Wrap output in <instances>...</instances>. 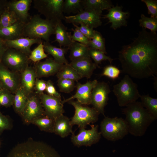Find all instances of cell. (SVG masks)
<instances>
[{
  "label": "cell",
  "mask_w": 157,
  "mask_h": 157,
  "mask_svg": "<svg viewBox=\"0 0 157 157\" xmlns=\"http://www.w3.org/2000/svg\"><path fill=\"white\" fill-rule=\"evenodd\" d=\"M140 102L143 106L151 115L155 120L157 119V99L150 97L149 94L140 95Z\"/></svg>",
  "instance_id": "cell-31"
},
{
  "label": "cell",
  "mask_w": 157,
  "mask_h": 157,
  "mask_svg": "<svg viewBox=\"0 0 157 157\" xmlns=\"http://www.w3.org/2000/svg\"><path fill=\"white\" fill-rule=\"evenodd\" d=\"M39 96L46 116L54 120L63 114L64 110L61 98L44 93Z\"/></svg>",
  "instance_id": "cell-13"
},
{
  "label": "cell",
  "mask_w": 157,
  "mask_h": 157,
  "mask_svg": "<svg viewBox=\"0 0 157 157\" xmlns=\"http://www.w3.org/2000/svg\"><path fill=\"white\" fill-rule=\"evenodd\" d=\"M28 98L25 92L20 86L14 94L13 106L15 112L20 115L25 107Z\"/></svg>",
  "instance_id": "cell-29"
},
{
  "label": "cell",
  "mask_w": 157,
  "mask_h": 157,
  "mask_svg": "<svg viewBox=\"0 0 157 157\" xmlns=\"http://www.w3.org/2000/svg\"><path fill=\"white\" fill-rule=\"evenodd\" d=\"M54 120L45 115L33 120L31 122L37 126L42 131L49 133H53Z\"/></svg>",
  "instance_id": "cell-32"
},
{
  "label": "cell",
  "mask_w": 157,
  "mask_h": 157,
  "mask_svg": "<svg viewBox=\"0 0 157 157\" xmlns=\"http://www.w3.org/2000/svg\"><path fill=\"white\" fill-rule=\"evenodd\" d=\"M70 119L63 114L54 120L53 133L62 138L74 133Z\"/></svg>",
  "instance_id": "cell-24"
},
{
  "label": "cell",
  "mask_w": 157,
  "mask_h": 157,
  "mask_svg": "<svg viewBox=\"0 0 157 157\" xmlns=\"http://www.w3.org/2000/svg\"><path fill=\"white\" fill-rule=\"evenodd\" d=\"M32 94L28 97L26 105L21 115L23 122L26 124H31L34 119L45 115L39 96Z\"/></svg>",
  "instance_id": "cell-14"
},
{
  "label": "cell",
  "mask_w": 157,
  "mask_h": 157,
  "mask_svg": "<svg viewBox=\"0 0 157 157\" xmlns=\"http://www.w3.org/2000/svg\"><path fill=\"white\" fill-rule=\"evenodd\" d=\"M11 127L10 121L7 116L3 115L0 110V135L6 130Z\"/></svg>",
  "instance_id": "cell-45"
},
{
  "label": "cell",
  "mask_w": 157,
  "mask_h": 157,
  "mask_svg": "<svg viewBox=\"0 0 157 157\" xmlns=\"http://www.w3.org/2000/svg\"><path fill=\"white\" fill-rule=\"evenodd\" d=\"M83 10L82 0H64L63 6V13L77 14Z\"/></svg>",
  "instance_id": "cell-34"
},
{
  "label": "cell",
  "mask_w": 157,
  "mask_h": 157,
  "mask_svg": "<svg viewBox=\"0 0 157 157\" xmlns=\"http://www.w3.org/2000/svg\"><path fill=\"white\" fill-rule=\"evenodd\" d=\"M2 88H2V85H1V83H0V90Z\"/></svg>",
  "instance_id": "cell-50"
},
{
  "label": "cell",
  "mask_w": 157,
  "mask_h": 157,
  "mask_svg": "<svg viewBox=\"0 0 157 157\" xmlns=\"http://www.w3.org/2000/svg\"><path fill=\"white\" fill-rule=\"evenodd\" d=\"M0 63V82L2 88L14 94L20 86V75Z\"/></svg>",
  "instance_id": "cell-16"
},
{
  "label": "cell",
  "mask_w": 157,
  "mask_h": 157,
  "mask_svg": "<svg viewBox=\"0 0 157 157\" xmlns=\"http://www.w3.org/2000/svg\"><path fill=\"white\" fill-rule=\"evenodd\" d=\"M108 14L104 15V18L108 20V23L111 24L110 27L114 30H116L122 26H127V21L129 15L128 12H124L121 6L117 5L113 6L108 10Z\"/></svg>",
  "instance_id": "cell-17"
},
{
  "label": "cell",
  "mask_w": 157,
  "mask_h": 157,
  "mask_svg": "<svg viewBox=\"0 0 157 157\" xmlns=\"http://www.w3.org/2000/svg\"><path fill=\"white\" fill-rule=\"evenodd\" d=\"M28 56L16 49L8 48L2 57L1 63L10 70L21 73L28 65Z\"/></svg>",
  "instance_id": "cell-9"
},
{
  "label": "cell",
  "mask_w": 157,
  "mask_h": 157,
  "mask_svg": "<svg viewBox=\"0 0 157 157\" xmlns=\"http://www.w3.org/2000/svg\"><path fill=\"white\" fill-rule=\"evenodd\" d=\"M14 94L8 90L2 88L0 90V107H8L13 106Z\"/></svg>",
  "instance_id": "cell-38"
},
{
  "label": "cell",
  "mask_w": 157,
  "mask_h": 157,
  "mask_svg": "<svg viewBox=\"0 0 157 157\" xmlns=\"http://www.w3.org/2000/svg\"><path fill=\"white\" fill-rule=\"evenodd\" d=\"M82 78H90L97 67L91 58L85 57L71 61L69 63Z\"/></svg>",
  "instance_id": "cell-20"
},
{
  "label": "cell",
  "mask_w": 157,
  "mask_h": 157,
  "mask_svg": "<svg viewBox=\"0 0 157 157\" xmlns=\"http://www.w3.org/2000/svg\"><path fill=\"white\" fill-rule=\"evenodd\" d=\"M56 24L42 18L38 14L35 15L31 17L24 25V37L40 39L45 42H49L51 36L55 34Z\"/></svg>",
  "instance_id": "cell-4"
},
{
  "label": "cell",
  "mask_w": 157,
  "mask_h": 157,
  "mask_svg": "<svg viewBox=\"0 0 157 157\" xmlns=\"http://www.w3.org/2000/svg\"><path fill=\"white\" fill-rule=\"evenodd\" d=\"M67 102L72 105L75 110V114L70 120L72 126L76 125L80 129L85 128L87 125L98 121L100 113L93 107H89L73 100Z\"/></svg>",
  "instance_id": "cell-8"
},
{
  "label": "cell",
  "mask_w": 157,
  "mask_h": 157,
  "mask_svg": "<svg viewBox=\"0 0 157 157\" xmlns=\"http://www.w3.org/2000/svg\"><path fill=\"white\" fill-rule=\"evenodd\" d=\"M100 126L101 135L110 141L122 139L129 133L126 122L122 117L105 116L101 122Z\"/></svg>",
  "instance_id": "cell-6"
},
{
  "label": "cell",
  "mask_w": 157,
  "mask_h": 157,
  "mask_svg": "<svg viewBox=\"0 0 157 157\" xmlns=\"http://www.w3.org/2000/svg\"><path fill=\"white\" fill-rule=\"evenodd\" d=\"M8 48L6 45L4 41L0 38V63L1 58L5 51Z\"/></svg>",
  "instance_id": "cell-48"
},
{
  "label": "cell",
  "mask_w": 157,
  "mask_h": 157,
  "mask_svg": "<svg viewBox=\"0 0 157 157\" xmlns=\"http://www.w3.org/2000/svg\"><path fill=\"white\" fill-rule=\"evenodd\" d=\"M25 24L19 21L10 26L0 29V38L10 40L23 38Z\"/></svg>",
  "instance_id": "cell-23"
},
{
  "label": "cell",
  "mask_w": 157,
  "mask_h": 157,
  "mask_svg": "<svg viewBox=\"0 0 157 157\" xmlns=\"http://www.w3.org/2000/svg\"><path fill=\"white\" fill-rule=\"evenodd\" d=\"M89 47L100 50L107 53L105 47V40L99 32L95 31L93 38L90 40Z\"/></svg>",
  "instance_id": "cell-35"
},
{
  "label": "cell",
  "mask_w": 157,
  "mask_h": 157,
  "mask_svg": "<svg viewBox=\"0 0 157 157\" xmlns=\"http://www.w3.org/2000/svg\"><path fill=\"white\" fill-rule=\"evenodd\" d=\"M47 87V81L42 79L37 78L36 80L34 89L39 94L43 93Z\"/></svg>",
  "instance_id": "cell-47"
},
{
  "label": "cell",
  "mask_w": 157,
  "mask_h": 157,
  "mask_svg": "<svg viewBox=\"0 0 157 157\" xmlns=\"http://www.w3.org/2000/svg\"><path fill=\"white\" fill-rule=\"evenodd\" d=\"M146 5L148 10V14L151 17L157 18V0H142Z\"/></svg>",
  "instance_id": "cell-43"
},
{
  "label": "cell",
  "mask_w": 157,
  "mask_h": 157,
  "mask_svg": "<svg viewBox=\"0 0 157 157\" xmlns=\"http://www.w3.org/2000/svg\"><path fill=\"white\" fill-rule=\"evenodd\" d=\"M6 157H61L51 146L42 142L29 139L17 144Z\"/></svg>",
  "instance_id": "cell-3"
},
{
  "label": "cell",
  "mask_w": 157,
  "mask_h": 157,
  "mask_svg": "<svg viewBox=\"0 0 157 157\" xmlns=\"http://www.w3.org/2000/svg\"><path fill=\"white\" fill-rule=\"evenodd\" d=\"M19 21L15 13L7 7L0 16V29L12 25Z\"/></svg>",
  "instance_id": "cell-33"
},
{
  "label": "cell",
  "mask_w": 157,
  "mask_h": 157,
  "mask_svg": "<svg viewBox=\"0 0 157 157\" xmlns=\"http://www.w3.org/2000/svg\"><path fill=\"white\" fill-rule=\"evenodd\" d=\"M8 0H0V16L7 7Z\"/></svg>",
  "instance_id": "cell-49"
},
{
  "label": "cell",
  "mask_w": 157,
  "mask_h": 157,
  "mask_svg": "<svg viewBox=\"0 0 157 157\" xmlns=\"http://www.w3.org/2000/svg\"><path fill=\"white\" fill-rule=\"evenodd\" d=\"M122 109L129 133L135 137L144 135L148 128L155 120L140 102L136 101Z\"/></svg>",
  "instance_id": "cell-2"
},
{
  "label": "cell",
  "mask_w": 157,
  "mask_h": 157,
  "mask_svg": "<svg viewBox=\"0 0 157 157\" xmlns=\"http://www.w3.org/2000/svg\"><path fill=\"white\" fill-rule=\"evenodd\" d=\"M47 57V54L45 53L44 51L43 42L38 44L36 47L32 51L28 56L29 60L35 63L39 62Z\"/></svg>",
  "instance_id": "cell-39"
},
{
  "label": "cell",
  "mask_w": 157,
  "mask_h": 157,
  "mask_svg": "<svg viewBox=\"0 0 157 157\" xmlns=\"http://www.w3.org/2000/svg\"><path fill=\"white\" fill-rule=\"evenodd\" d=\"M83 9L102 11L108 10L113 6L109 0H82Z\"/></svg>",
  "instance_id": "cell-27"
},
{
  "label": "cell",
  "mask_w": 157,
  "mask_h": 157,
  "mask_svg": "<svg viewBox=\"0 0 157 157\" xmlns=\"http://www.w3.org/2000/svg\"><path fill=\"white\" fill-rule=\"evenodd\" d=\"M80 26H78L76 24H72L74 27L78 29L81 33L91 40L93 37L95 30L92 29L83 24L81 23Z\"/></svg>",
  "instance_id": "cell-44"
},
{
  "label": "cell",
  "mask_w": 157,
  "mask_h": 157,
  "mask_svg": "<svg viewBox=\"0 0 157 157\" xmlns=\"http://www.w3.org/2000/svg\"><path fill=\"white\" fill-rule=\"evenodd\" d=\"M118 59L122 71L138 79L157 76V34L142 28L133 42L123 46Z\"/></svg>",
  "instance_id": "cell-1"
},
{
  "label": "cell",
  "mask_w": 157,
  "mask_h": 157,
  "mask_svg": "<svg viewBox=\"0 0 157 157\" xmlns=\"http://www.w3.org/2000/svg\"><path fill=\"white\" fill-rule=\"evenodd\" d=\"M57 85L60 92L65 93H70L76 87L74 81L62 78L58 79Z\"/></svg>",
  "instance_id": "cell-40"
},
{
  "label": "cell",
  "mask_w": 157,
  "mask_h": 157,
  "mask_svg": "<svg viewBox=\"0 0 157 157\" xmlns=\"http://www.w3.org/2000/svg\"><path fill=\"white\" fill-rule=\"evenodd\" d=\"M70 34L67 31V28L62 21L58 22L55 25L54 34L56 37L53 42H57L61 48L63 47L69 48L73 41L70 37Z\"/></svg>",
  "instance_id": "cell-25"
},
{
  "label": "cell",
  "mask_w": 157,
  "mask_h": 157,
  "mask_svg": "<svg viewBox=\"0 0 157 157\" xmlns=\"http://www.w3.org/2000/svg\"><path fill=\"white\" fill-rule=\"evenodd\" d=\"M139 22L140 27L148 29L151 32L156 33L157 31V18L149 17L142 14Z\"/></svg>",
  "instance_id": "cell-37"
},
{
  "label": "cell",
  "mask_w": 157,
  "mask_h": 157,
  "mask_svg": "<svg viewBox=\"0 0 157 157\" xmlns=\"http://www.w3.org/2000/svg\"><path fill=\"white\" fill-rule=\"evenodd\" d=\"M58 79H65L77 81L82 78L69 63L64 64L56 74Z\"/></svg>",
  "instance_id": "cell-30"
},
{
  "label": "cell",
  "mask_w": 157,
  "mask_h": 157,
  "mask_svg": "<svg viewBox=\"0 0 157 157\" xmlns=\"http://www.w3.org/2000/svg\"><path fill=\"white\" fill-rule=\"evenodd\" d=\"M71 30L73 32V34H70V37L72 40L74 41L81 43L89 47L90 40L89 39L78 29L72 28Z\"/></svg>",
  "instance_id": "cell-42"
},
{
  "label": "cell",
  "mask_w": 157,
  "mask_h": 157,
  "mask_svg": "<svg viewBox=\"0 0 157 157\" xmlns=\"http://www.w3.org/2000/svg\"><path fill=\"white\" fill-rule=\"evenodd\" d=\"M45 91L48 95L61 98L60 94L56 90L53 83L50 80L47 81Z\"/></svg>",
  "instance_id": "cell-46"
},
{
  "label": "cell",
  "mask_w": 157,
  "mask_h": 157,
  "mask_svg": "<svg viewBox=\"0 0 157 157\" xmlns=\"http://www.w3.org/2000/svg\"><path fill=\"white\" fill-rule=\"evenodd\" d=\"M113 91L120 107L126 106L137 101L140 95L137 84L127 74L119 83L114 85Z\"/></svg>",
  "instance_id": "cell-5"
},
{
  "label": "cell",
  "mask_w": 157,
  "mask_h": 157,
  "mask_svg": "<svg viewBox=\"0 0 157 157\" xmlns=\"http://www.w3.org/2000/svg\"><path fill=\"white\" fill-rule=\"evenodd\" d=\"M89 57L94 60V63L99 67L98 65L101 64L104 60L108 61L111 65L114 59L106 56L102 51L99 50L89 48Z\"/></svg>",
  "instance_id": "cell-36"
},
{
  "label": "cell",
  "mask_w": 157,
  "mask_h": 157,
  "mask_svg": "<svg viewBox=\"0 0 157 157\" xmlns=\"http://www.w3.org/2000/svg\"><path fill=\"white\" fill-rule=\"evenodd\" d=\"M110 92L109 85L104 81L98 82L92 90L90 104L100 114L104 115V108L107 104Z\"/></svg>",
  "instance_id": "cell-11"
},
{
  "label": "cell",
  "mask_w": 157,
  "mask_h": 157,
  "mask_svg": "<svg viewBox=\"0 0 157 157\" xmlns=\"http://www.w3.org/2000/svg\"><path fill=\"white\" fill-rule=\"evenodd\" d=\"M64 0H33V8L45 19L56 24L64 19L63 11Z\"/></svg>",
  "instance_id": "cell-7"
},
{
  "label": "cell",
  "mask_w": 157,
  "mask_h": 157,
  "mask_svg": "<svg viewBox=\"0 0 157 157\" xmlns=\"http://www.w3.org/2000/svg\"></svg>",
  "instance_id": "cell-51"
},
{
  "label": "cell",
  "mask_w": 157,
  "mask_h": 157,
  "mask_svg": "<svg viewBox=\"0 0 157 157\" xmlns=\"http://www.w3.org/2000/svg\"><path fill=\"white\" fill-rule=\"evenodd\" d=\"M90 129L84 128H80L78 133L76 135L74 133L71 137V141L75 146H91L99 141L101 136L100 132L98 131V125H91Z\"/></svg>",
  "instance_id": "cell-12"
},
{
  "label": "cell",
  "mask_w": 157,
  "mask_h": 157,
  "mask_svg": "<svg viewBox=\"0 0 157 157\" xmlns=\"http://www.w3.org/2000/svg\"><path fill=\"white\" fill-rule=\"evenodd\" d=\"M63 65L56 62L52 58L38 62L34 67L37 78L48 77L56 74Z\"/></svg>",
  "instance_id": "cell-18"
},
{
  "label": "cell",
  "mask_w": 157,
  "mask_h": 157,
  "mask_svg": "<svg viewBox=\"0 0 157 157\" xmlns=\"http://www.w3.org/2000/svg\"><path fill=\"white\" fill-rule=\"evenodd\" d=\"M121 72L120 70L117 67L111 65L104 67L101 75L114 80L119 77Z\"/></svg>",
  "instance_id": "cell-41"
},
{
  "label": "cell",
  "mask_w": 157,
  "mask_h": 157,
  "mask_svg": "<svg viewBox=\"0 0 157 157\" xmlns=\"http://www.w3.org/2000/svg\"><path fill=\"white\" fill-rule=\"evenodd\" d=\"M89 47L78 42L73 41L69 49L70 50L69 58L72 61L85 57H89Z\"/></svg>",
  "instance_id": "cell-28"
},
{
  "label": "cell",
  "mask_w": 157,
  "mask_h": 157,
  "mask_svg": "<svg viewBox=\"0 0 157 157\" xmlns=\"http://www.w3.org/2000/svg\"><path fill=\"white\" fill-rule=\"evenodd\" d=\"M20 74V87L28 97L32 94L37 78L35 69L28 66Z\"/></svg>",
  "instance_id": "cell-22"
},
{
  "label": "cell",
  "mask_w": 157,
  "mask_h": 157,
  "mask_svg": "<svg viewBox=\"0 0 157 157\" xmlns=\"http://www.w3.org/2000/svg\"><path fill=\"white\" fill-rule=\"evenodd\" d=\"M43 44L45 52L51 55L56 62L62 64L69 63L65 56L69 49L68 48H58L52 45L49 42L44 41Z\"/></svg>",
  "instance_id": "cell-26"
},
{
  "label": "cell",
  "mask_w": 157,
  "mask_h": 157,
  "mask_svg": "<svg viewBox=\"0 0 157 157\" xmlns=\"http://www.w3.org/2000/svg\"><path fill=\"white\" fill-rule=\"evenodd\" d=\"M33 0H12L8 1L7 7L16 14L19 21L25 24L31 17L29 13Z\"/></svg>",
  "instance_id": "cell-19"
},
{
  "label": "cell",
  "mask_w": 157,
  "mask_h": 157,
  "mask_svg": "<svg viewBox=\"0 0 157 157\" xmlns=\"http://www.w3.org/2000/svg\"><path fill=\"white\" fill-rule=\"evenodd\" d=\"M8 48L16 49L25 53L28 56L32 51L31 47L34 44L43 42L42 40L39 38L23 37L17 39L4 40Z\"/></svg>",
  "instance_id": "cell-21"
},
{
  "label": "cell",
  "mask_w": 157,
  "mask_h": 157,
  "mask_svg": "<svg viewBox=\"0 0 157 157\" xmlns=\"http://www.w3.org/2000/svg\"><path fill=\"white\" fill-rule=\"evenodd\" d=\"M98 82L97 80L94 79L88 81L84 84L77 83L76 86L77 89L76 93L69 98L62 101V103L63 104L69 101L76 99L82 104L90 105L92 90Z\"/></svg>",
  "instance_id": "cell-15"
},
{
  "label": "cell",
  "mask_w": 157,
  "mask_h": 157,
  "mask_svg": "<svg viewBox=\"0 0 157 157\" xmlns=\"http://www.w3.org/2000/svg\"><path fill=\"white\" fill-rule=\"evenodd\" d=\"M102 11L84 10L74 15L65 16L67 23L75 24H83L93 29L101 26Z\"/></svg>",
  "instance_id": "cell-10"
}]
</instances>
